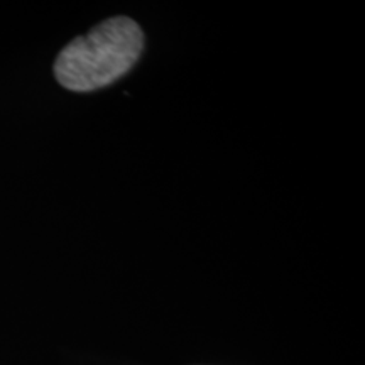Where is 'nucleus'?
Here are the masks:
<instances>
[{
    "mask_svg": "<svg viewBox=\"0 0 365 365\" xmlns=\"http://www.w3.org/2000/svg\"><path fill=\"white\" fill-rule=\"evenodd\" d=\"M144 34L129 17H110L73 39L54 61V76L71 91H93L113 83L139 59Z\"/></svg>",
    "mask_w": 365,
    "mask_h": 365,
    "instance_id": "nucleus-1",
    "label": "nucleus"
}]
</instances>
